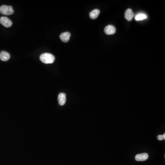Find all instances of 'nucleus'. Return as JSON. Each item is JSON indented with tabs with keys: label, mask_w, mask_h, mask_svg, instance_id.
Returning <instances> with one entry per match:
<instances>
[{
	"label": "nucleus",
	"mask_w": 165,
	"mask_h": 165,
	"mask_svg": "<svg viewBox=\"0 0 165 165\" xmlns=\"http://www.w3.org/2000/svg\"><path fill=\"white\" fill-rule=\"evenodd\" d=\"M134 17V13L131 9H128L125 13V18L128 21H131Z\"/></svg>",
	"instance_id": "1a4fd4ad"
},
{
	"label": "nucleus",
	"mask_w": 165,
	"mask_h": 165,
	"mask_svg": "<svg viewBox=\"0 0 165 165\" xmlns=\"http://www.w3.org/2000/svg\"><path fill=\"white\" fill-rule=\"evenodd\" d=\"M149 156L146 153H143L142 154H138L135 157L136 161L138 162H143L146 161L148 159Z\"/></svg>",
	"instance_id": "39448f33"
},
{
	"label": "nucleus",
	"mask_w": 165,
	"mask_h": 165,
	"mask_svg": "<svg viewBox=\"0 0 165 165\" xmlns=\"http://www.w3.org/2000/svg\"><path fill=\"white\" fill-rule=\"evenodd\" d=\"M71 34L69 32H66L61 34L60 38L62 41L65 43H67L70 39Z\"/></svg>",
	"instance_id": "6e6552de"
},
{
	"label": "nucleus",
	"mask_w": 165,
	"mask_h": 165,
	"mask_svg": "<svg viewBox=\"0 0 165 165\" xmlns=\"http://www.w3.org/2000/svg\"><path fill=\"white\" fill-rule=\"evenodd\" d=\"M146 18H147V16L145 14H140L136 15L135 18V19L136 21H140L146 19Z\"/></svg>",
	"instance_id": "9b49d317"
},
{
	"label": "nucleus",
	"mask_w": 165,
	"mask_h": 165,
	"mask_svg": "<svg viewBox=\"0 0 165 165\" xmlns=\"http://www.w3.org/2000/svg\"><path fill=\"white\" fill-rule=\"evenodd\" d=\"M10 58V55L5 51H1L0 52V59L2 61H7Z\"/></svg>",
	"instance_id": "0eeeda50"
},
{
	"label": "nucleus",
	"mask_w": 165,
	"mask_h": 165,
	"mask_svg": "<svg viewBox=\"0 0 165 165\" xmlns=\"http://www.w3.org/2000/svg\"><path fill=\"white\" fill-rule=\"evenodd\" d=\"M99 14H100V11L99 9H95L89 13V17L91 19H96L98 17Z\"/></svg>",
	"instance_id": "9d476101"
},
{
	"label": "nucleus",
	"mask_w": 165,
	"mask_h": 165,
	"mask_svg": "<svg viewBox=\"0 0 165 165\" xmlns=\"http://www.w3.org/2000/svg\"><path fill=\"white\" fill-rule=\"evenodd\" d=\"M116 29L113 25H108L104 29V32L108 35H112L116 33Z\"/></svg>",
	"instance_id": "20e7f679"
},
{
	"label": "nucleus",
	"mask_w": 165,
	"mask_h": 165,
	"mask_svg": "<svg viewBox=\"0 0 165 165\" xmlns=\"http://www.w3.org/2000/svg\"><path fill=\"white\" fill-rule=\"evenodd\" d=\"M14 11L11 6L2 5L0 7V13L5 15H11L14 14Z\"/></svg>",
	"instance_id": "f03ea898"
},
{
	"label": "nucleus",
	"mask_w": 165,
	"mask_h": 165,
	"mask_svg": "<svg viewBox=\"0 0 165 165\" xmlns=\"http://www.w3.org/2000/svg\"><path fill=\"white\" fill-rule=\"evenodd\" d=\"M163 136V139L164 140H165V133H164V135H162Z\"/></svg>",
	"instance_id": "ddd939ff"
},
{
	"label": "nucleus",
	"mask_w": 165,
	"mask_h": 165,
	"mask_svg": "<svg viewBox=\"0 0 165 165\" xmlns=\"http://www.w3.org/2000/svg\"><path fill=\"white\" fill-rule=\"evenodd\" d=\"M58 101L60 105H64L66 101V95L65 93H60L58 96Z\"/></svg>",
	"instance_id": "423d86ee"
},
{
	"label": "nucleus",
	"mask_w": 165,
	"mask_h": 165,
	"mask_svg": "<svg viewBox=\"0 0 165 165\" xmlns=\"http://www.w3.org/2000/svg\"><path fill=\"white\" fill-rule=\"evenodd\" d=\"M0 23L6 28L11 27L13 25L12 21L6 17H2L0 18Z\"/></svg>",
	"instance_id": "7ed1b4c3"
},
{
	"label": "nucleus",
	"mask_w": 165,
	"mask_h": 165,
	"mask_svg": "<svg viewBox=\"0 0 165 165\" xmlns=\"http://www.w3.org/2000/svg\"><path fill=\"white\" fill-rule=\"evenodd\" d=\"M157 139H158L159 140H160V141L163 140V136H162V135H159L157 136Z\"/></svg>",
	"instance_id": "f8f14e48"
},
{
	"label": "nucleus",
	"mask_w": 165,
	"mask_h": 165,
	"mask_svg": "<svg viewBox=\"0 0 165 165\" xmlns=\"http://www.w3.org/2000/svg\"><path fill=\"white\" fill-rule=\"evenodd\" d=\"M41 61L45 64H51L54 62L55 57L50 53H43L40 56Z\"/></svg>",
	"instance_id": "f257e3e1"
}]
</instances>
